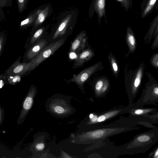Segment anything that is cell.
Instances as JSON below:
<instances>
[{
	"instance_id": "4fadbf2b",
	"label": "cell",
	"mask_w": 158,
	"mask_h": 158,
	"mask_svg": "<svg viewBox=\"0 0 158 158\" xmlns=\"http://www.w3.org/2000/svg\"><path fill=\"white\" fill-rule=\"evenodd\" d=\"M120 3L126 11H127L132 6V0H115Z\"/></svg>"
},
{
	"instance_id": "5b68a950",
	"label": "cell",
	"mask_w": 158,
	"mask_h": 158,
	"mask_svg": "<svg viewBox=\"0 0 158 158\" xmlns=\"http://www.w3.org/2000/svg\"><path fill=\"white\" fill-rule=\"evenodd\" d=\"M85 34L81 32L74 39L70 47V52L77 55L84 50L85 46L86 39Z\"/></svg>"
},
{
	"instance_id": "7c38bea8",
	"label": "cell",
	"mask_w": 158,
	"mask_h": 158,
	"mask_svg": "<svg viewBox=\"0 0 158 158\" xmlns=\"http://www.w3.org/2000/svg\"><path fill=\"white\" fill-rule=\"evenodd\" d=\"M21 75H8L4 73L0 75V79H2L5 83L11 85H15L20 82L21 80Z\"/></svg>"
},
{
	"instance_id": "e0dca14e",
	"label": "cell",
	"mask_w": 158,
	"mask_h": 158,
	"mask_svg": "<svg viewBox=\"0 0 158 158\" xmlns=\"http://www.w3.org/2000/svg\"><path fill=\"white\" fill-rule=\"evenodd\" d=\"M150 137L147 135H144L140 136L138 138V140L141 142H145L149 140Z\"/></svg>"
},
{
	"instance_id": "d6986e66",
	"label": "cell",
	"mask_w": 158,
	"mask_h": 158,
	"mask_svg": "<svg viewBox=\"0 0 158 158\" xmlns=\"http://www.w3.org/2000/svg\"><path fill=\"white\" fill-rule=\"evenodd\" d=\"M138 76H137L134 82V85L135 87H137L140 84V77L139 74L138 73Z\"/></svg>"
},
{
	"instance_id": "7402d4cb",
	"label": "cell",
	"mask_w": 158,
	"mask_h": 158,
	"mask_svg": "<svg viewBox=\"0 0 158 158\" xmlns=\"http://www.w3.org/2000/svg\"><path fill=\"white\" fill-rule=\"evenodd\" d=\"M143 112V110H137L135 111V113L136 114H142Z\"/></svg>"
},
{
	"instance_id": "2e32d148",
	"label": "cell",
	"mask_w": 158,
	"mask_h": 158,
	"mask_svg": "<svg viewBox=\"0 0 158 158\" xmlns=\"http://www.w3.org/2000/svg\"><path fill=\"white\" fill-rule=\"evenodd\" d=\"M12 4V0H0V6L2 7L11 6Z\"/></svg>"
},
{
	"instance_id": "277c9868",
	"label": "cell",
	"mask_w": 158,
	"mask_h": 158,
	"mask_svg": "<svg viewBox=\"0 0 158 158\" xmlns=\"http://www.w3.org/2000/svg\"><path fill=\"white\" fill-rule=\"evenodd\" d=\"M106 0H93L89 9V15H93L94 12L98 15V24L101 23L102 17H103L107 22L106 13Z\"/></svg>"
},
{
	"instance_id": "5bb4252c",
	"label": "cell",
	"mask_w": 158,
	"mask_h": 158,
	"mask_svg": "<svg viewBox=\"0 0 158 158\" xmlns=\"http://www.w3.org/2000/svg\"><path fill=\"white\" fill-rule=\"evenodd\" d=\"M29 0H17L19 11L22 12L25 9Z\"/></svg>"
},
{
	"instance_id": "8fae6325",
	"label": "cell",
	"mask_w": 158,
	"mask_h": 158,
	"mask_svg": "<svg viewBox=\"0 0 158 158\" xmlns=\"http://www.w3.org/2000/svg\"><path fill=\"white\" fill-rule=\"evenodd\" d=\"M69 19V17L68 18V19L63 21L58 26L53 35L52 38L53 40L56 39L59 36L63 35L65 33Z\"/></svg>"
},
{
	"instance_id": "603a6c76",
	"label": "cell",
	"mask_w": 158,
	"mask_h": 158,
	"mask_svg": "<svg viewBox=\"0 0 158 158\" xmlns=\"http://www.w3.org/2000/svg\"><path fill=\"white\" fill-rule=\"evenodd\" d=\"M4 83L5 82L2 79H0V88H1L3 87Z\"/></svg>"
},
{
	"instance_id": "9a60e30c",
	"label": "cell",
	"mask_w": 158,
	"mask_h": 158,
	"mask_svg": "<svg viewBox=\"0 0 158 158\" xmlns=\"http://www.w3.org/2000/svg\"><path fill=\"white\" fill-rule=\"evenodd\" d=\"M6 39L5 34L3 32H0V57L5 44Z\"/></svg>"
},
{
	"instance_id": "6da1fadb",
	"label": "cell",
	"mask_w": 158,
	"mask_h": 158,
	"mask_svg": "<svg viewBox=\"0 0 158 158\" xmlns=\"http://www.w3.org/2000/svg\"><path fill=\"white\" fill-rule=\"evenodd\" d=\"M64 43V40L61 39L47 46L33 59V62L29 67L28 72L35 69L59 49Z\"/></svg>"
},
{
	"instance_id": "4316f807",
	"label": "cell",
	"mask_w": 158,
	"mask_h": 158,
	"mask_svg": "<svg viewBox=\"0 0 158 158\" xmlns=\"http://www.w3.org/2000/svg\"><path fill=\"white\" fill-rule=\"evenodd\" d=\"M158 149H157L155 154V157H157L158 156Z\"/></svg>"
},
{
	"instance_id": "ba28073f",
	"label": "cell",
	"mask_w": 158,
	"mask_h": 158,
	"mask_svg": "<svg viewBox=\"0 0 158 158\" xmlns=\"http://www.w3.org/2000/svg\"><path fill=\"white\" fill-rule=\"evenodd\" d=\"M45 31V28L42 27L36 31L31 33L25 44L26 50L29 49L33 45L40 39Z\"/></svg>"
},
{
	"instance_id": "30bf717a",
	"label": "cell",
	"mask_w": 158,
	"mask_h": 158,
	"mask_svg": "<svg viewBox=\"0 0 158 158\" xmlns=\"http://www.w3.org/2000/svg\"><path fill=\"white\" fill-rule=\"evenodd\" d=\"M49 11V9L48 6L41 10L32 25L31 33L35 31L38 27L43 22L48 15Z\"/></svg>"
},
{
	"instance_id": "7a4b0ae2",
	"label": "cell",
	"mask_w": 158,
	"mask_h": 158,
	"mask_svg": "<svg viewBox=\"0 0 158 158\" xmlns=\"http://www.w3.org/2000/svg\"><path fill=\"white\" fill-rule=\"evenodd\" d=\"M21 56L18 58L5 71L4 74L8 75H24L28 72L33 60L28 63H21Z\"/></svg>"
},
{
	"instance_id": "ac0fdd59",
	"label": "cell",
	"mask_w": 158,
	"mask_h": 158,
	"mask_svg": "<svg viewBox=\"0 0 158 158\" xmlns=\"http://www.w3.org/2000/svg\"><path fill=\"white\" fill-rule=\"evenodd\" d=\"M103 85V82L101 81H99L97 83L96 86L95 88L97 90H100L102 88Z\"/></svg>"
},
{
	"instance_id": "d4e9b609",
	"label": "cell",
	"mask_w": 158,
	"mask_h": 158,
	"mask_svg": "<svg viewBox=\"0 0 158 158\" xmlns=\"http://www.w3.org/2000/svg\"><path fill=\"white\" fill-rule=\"evenodd\" d=\"M154 92L157 95L158 94V88L156 87L154 89Z\"/></svg>"
},
{
	"instance_id": "52a82bcc",
	"label": "cell",
	"mask_w": 158,
	"mask_h": 158,
	"mask_svg": "<svg viewBox=\"0 0 158 158\" xmlns=\"http://www.w3.org/2000/svg\"><path fill=\"white\" fill-rule=\"evenodd\" d=\"M92 54V52L89 50H83L77 54L73 64V68L75 69L81 67L89 59Z\"/></svg>"
},
{
	"instance_id": "83f0119b",
	"label": "cell",
	"mask_w": 158,
	"mask_h": 158,
	"mask_svg": "<svg viewBox=\"0 0 158 158\" xmlns=\"http://www.w3.org/2000/svg\"><path fill=\"white\" fill-rule=\"evenodd\" d=\"M94 116V115L93 114H91L89 115V117L90 118H92Z\"/></svg>"
},
{
	"instance_id": "484cf974",
	"label": "cell",
	"mask_w": 158,
	"mask_h": 158,
	"mask_svg": "<svg viewBox=\"0 0 158 158\" xmlns=\"http://www.w3.org/2000/svg\"><path fill=\"white\" fill-rule=\"evenodd\" d=\"M91 118L92 121L93 122H94L97 119V117L95 116H94L93 117Z\"/></svg>"
},
{
	"instance_id": "44dd1931",
	"label": "cell",
	"mask_w": 158,
	"mask_h": 158,
	"mask_svg": "<svg viewBox=\"0 0 158 158\" xmlns=\"http://www.w3.org/2000/svg\"><path fill=\"white\" fill-rule=\"evenodd\" d=\"M106 119V117L104 115H102L99 116L98 118V121L99 122L104 121Z\"/></svg>"
},
{
	"instance_id": "9c48e42d",
	"label": "cell",
	"mask_w": 158,
	"mask_h": 158,
	"mask_svg": "<svg viewBox=\"0 0 158 158\" xmlns=\"http://www.w3.org/2000/svg\"><path fill=\"white\" fill-rule=\"evenodd\" d=\"M41 10L40 9L37 10L22 21L20 24V29L22 30L25 29L29 26L33 25Z\"/></svg>"
},
{
	"instance_id": "cb8c5ba5",
	"label": "cell",
	"mask_w": 158,
	"mask_h": 158,
	"mask_svg": "<svg viewBox=\"0 0 158 158\" xmlns=\"http://www.w3.org/2000/svg\"><path fill=\"white\" fill-rule=\"evenodd\" d=\"M113 69L115 71H117L118 70V67L116 63H114L113 64Z\"/></svg>"
},
{
	"instance_id": "8992f818",
	"label": "cell",
	"mask_w": 158,
	"mask_h": 158,
	"mask_svg": "<svg viewBox=\"0 0 158 158\" xmlns=\"http://www.w3.org/2000/svg\"><path fill=\"white\" fill-rule=\"evenodd\" d=\"M157 5L158 0H143L140 6L141 18H144L151 13Z\"/></svg>"
},
{
	"instance_id": "3957f363",
	"label": "cell",
	"mask_w": 158,
	"mask_h": 158,
	"mask_svg": "<svg viewBox=\"0 0 158 158\" xmlns=\"http://www.w3.org/2000/svg\"><path fill=\"white\" fill-rule=\"evenodd\" d=\"M47 42L40 39L29 49L26 50L23 56V62L27 63L34 59L47 45Z\"/></svg>"
},
{
	"instance_id": "ffe728a7",
	"label": "cell",
	"mask_w": 158,
	"mask_h": 158,
	"mask_svg": "<svg viewBox=\"0 0 158 158\" xmlns=\"http://www.w3.org/2000/svg\"><path fill=\"white\" fill-rule=\"evenodd\" d=\"M44 148V145L43 143H40L36 146V148L38 150H42Z\"/></svg>"
}]
</instances>
